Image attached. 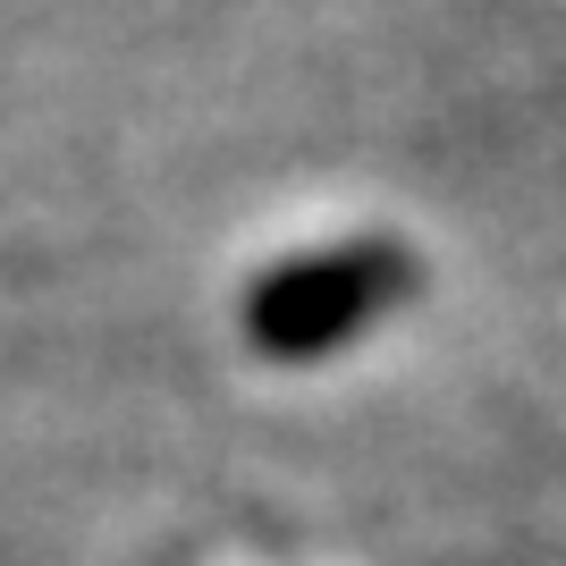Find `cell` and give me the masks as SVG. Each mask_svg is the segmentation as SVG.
Returning <instances> with one entry per match:
<instances>
[{
  "instance_id": "obj_1",
  "label": "cell",
  "mask_w": 566,
  "mask_h": 566,
  "mask_svg": "<svg viewBox=\"0 0 566 566\" xmlns=\"http://www.w3.org/2000/svg\"><path fill=\"white\" fill-rule=\"evenodd\" d=\"M415 287V262L398 245H331V254H296L280 271H262L245 296V338L280 364H313V355L347 347L364 322L398 305Z\"/></svg>"
}]
</instances>
